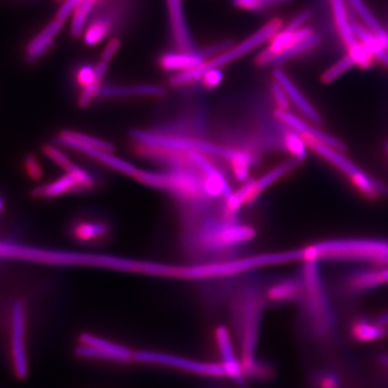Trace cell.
Masks as SVG:
<instances>
[{
	"mask_svg": "<svg viewBox=\"0 0 388 388\" xmlns=\"http://www.w3.org/2000/svg\"><path fill=\"white\" fill-rule=\"evenodd\" d=\"M58 265L61 267H86L111 270L126 273L143 274L155 277L174 280H208L236 275L250 271L246 258L203 265H170L143 259L126 258L100 252L58 250Z\"/></svg>",
	"mask_w": 388,
	"mask_h": 388,
	"instance_id": "1",
	"label": "cell"
},
{
	"mask_svg": "<svg viewBox=\"0 0 388 388\" xmlns=\"http://www.w3.org/2000/svg\"><path fill=\"white\" fill-rule=\"evenodd\" d=\"M300 162L296 159L288 160L282 162L280 165L275 166L271 170L263 175L259 179H254V185H252V202L255 201L259 195L263 193L267 188L271 187L276 181L282 179V177L288 175L289 173L296 170Z\"/></svg>",
	"mask_w": 388,
	"mask_h": 388,
	"instance_id": "21",
	"label": "cell"
},
{
	"mask_svg": "<svg viewBox=\"0 0 388 388\" xmlns=\"http://www.w3.org/2000/svg\"><path fill=\"white\" fill-rule=\"evenodd\" d=\"M320 261L310 260L303 262V285L305 307L315 329L318 331L330 330L335 325V315L329 301L328 294L325 288L320 275Z\"/></svg>",
	"mask_w": 388,
	"mask_h": 388,
	"instance_id": "5",
	"label": "cell"
},
{
	"mask_svg": "<svg viewBox=\"0 0 388 388\" xmlns=\"http://www.w3.org/2000/svg\"><path fill=\"white\" fill-rule=\"evenodd\" d=\"M132 136L143 147L177 151V153H200L206 155L223 158L231 162L235 157L238 149L225 148L201 139L189 137L174 136V135L159 134L147 131H133Z\"/></svg>",
	"mask_w": 388,
	"mask_h": 388,
	"instance_id": "6",
	"label": "cell"
},
{
	"mask_svg": "<svg viewBox=\"0 0 388 388\" xmlns=\"http://www.w3.org/2000/svg\"><path fill=\"white\" fill-rule=\"evenodd\" d=\"M64 23L56 19L29 41L26 48V60L29 62H36L50 51Z\"/></svg>",
	"mask_w": 388,
	"mask_h": 388,
	"instance_id": "16",
	"label": "cell"
},
{
	"mask_svg": "<svg viewBox=\"0 0 388 388\" xmlns=\"http://www.w3.org/2000/svg\"><path fill=\"white\" fill-rule=\"evenodd\" d=\"M97 0H82L73 14V22H71V35L73 37H79L86 29V20L92 14L93 8Z\"/></svg>",
	"mask_w": 388,
	"mask_h": 388,
	"instance_id": "30",
	"label": "cell"
},
{
	"mask_svg": "<svg viewBox=\"0 0 388 388\" xmlns=\"http://www.w3.org/2000/svg\"><path fill=\"white\" fill-rule=\"evenodd\" d=\"M349 1L353 6L360 19L364 21L366 27H368L372 33L377 36L384 48L388 50V31L377 20L374 14H372L367 4L364 3V0H349Z\"/></svg>",
	"mask_w": 388,
	"mask_h": 388,
	"instance_id": "26",
	"label": "cell"
},
{
	"mask_svg": "<svg viewBox=\"0 0 388 388\" xmlns=\"http://www.w3.org/2000/svg\"><path fill=\"white\" fill-rule=\"evenodd\" d=\"M303 262L310 260L364 261L388 265V240L337 238L303 247Z\"/></svg>",
	"mask_w": 388,
	"mask_h": 388,
	"instance_id": "2",
	"label": "cell"
},
{
	"mask_svg": "<svg viewBox=\"0 0 388 388\" xmlns=\"http://www.w3.org/2000/svg\"><path fill=\"white\" fill-rule=\"evenodd\" d=\"M216 340L225 375L240 385H242L245 383V368L236 357L233 344H232L231 335L225 326H219L217 328Z\"/></svg>",
	"mask_w": 388,
	"mask_h": 388,
	"instance_id": "14",
	"label": "cell"
},
{
	"mask_svg": "<svg viewBox=\"0 0 388 388\" xmlns=\"http://www.w3.org/2000/svg\"><path fill=\"white\" fill-rule=\"evenodd\" d=\"M106 229L104 225L96 223H78L73 229V234L76 238L80 240H90L98 238V236L104 235Z\"/></svg>",
	"mask_w": 388,
	"mask_h": 388,
	"instance_id": "35",
	"label": "cell"
},
{
	"mask_svg": "<svg viewBox=\"0 0 388 388\" xmlns=\"http://www.w3.org/2000/svg\"><path fill=\"white\" fill-rule=\"evenodd\" d=\"M134 178L143 185L170 192L183 199H199L202 194L205 193L203 176L199 177L185 168L165 173L138 170Z\"/></svg>",
	"mask_w": 388,
	"mask_h": 388,
	"instance_id": "7",
	"label": "cell"
},
{
	"mask_svg": "<svg viewBox=\"0 0 388 388\" xmlns=\"http://www.w3.org/2000/svg\"><path fill=\"white\" fill-rule=\"evenodd\" d=\"M133 95L136 96L161 97L165 94L163 86L153 83H139L132 86Z\"/></svg>",
	"mask_w": 388,
	"mask_h": 388,
	"instance_id": "38",
	"label": "cell"
},
{
	"mask_svg": "<svg viewBox=\"0 0 388 388\" xmlns=\"http://www.w3.org/2000/svg\"><path fill=\"white\" fill-rule=\"evenodd\" d=\"M25 333L24 305L21 301H16L11 310V367L14 377L20 381L26 379L29 372Z\"/></svg>",
	"mask_w": 388,
	"mask_h": 388,
	"instance_id": "10",
	"label": "cell"
},
{
	"mask_svg": "<svg viewBox=\"0 0 388 388\" xmlns=\"http://www.w3.org/2000/svg\"><path fill=\"white\" fill-rule=\"evenodd\" d=\"M385 325L381 322H371L368 320H358L352 328V335L359 342H373L383 339L387 335Z\"/></svg>",
	"mask_w": 388,
	"mask_h": 388,
	"instance_id": "27",
	"label": "cell"
},
{
	"mask_svg": "<svg viewBox=\"0 0 388 388\" xmlns=\"http://www.w3.org/2000/svg\"><path fill=\"white\" fill-rule=\"evenodd\" d=\"M305 139L307 141V147L314 153L332 164L340 172H342L353 183V185L364 194V197L370 200H377V198L388 193V188L384 183L359 168L355 162L344 155L342 150L333 148L331 146L307 138V137H305Z\"/></svg>",
	"mask_w": 388,
	"mask_h": 388,
	"instance_id": "4",
	"label": "cell"
},
{
	"mask_svg": "<svg viewBox=\"0 0 388 388\" xmlns=\"http://www.w3.org/2000/svg\"><path fill=\"white\" fill-rule=\"evenodd\" d=\"M379 362L384 366L388 367V355H383L379 357Z\"/></svg>",
	"mask_w": 388,
	"mask_h": 388,
	"instance_id": "53",
	"label": "cell"
},
{
	"mask_svg": "<svg viewBox=\"0 0 388 388\" xmlns=\"http://www.w3.org/2000/svg\"><path fill=\"white\" fill-rule=\"evenodd\" d=\"M262 311V299L259 295H247L242 314V347L244 357L245 372L252 373L259 370V364L256 362L257 342H258L259 326Z\"/></svg>",
	"mask_w": 388,
	"mask_h": 388,
	"instance_id": "8",
	"label": "cell"
},
{
	"mask_svg": "<svg viewBox=\"0 0 388 388\" xmlns=\"http://www.w3.org/2000/svg\"><path fill=\"white\" fill-rule=\"evenodd\" d=\"M275 58V54H274L273 52L270 50L269 46H267V48H265V50H262V51L257 56L256 63L259 66H267V65L273 64Z\"/></svg>",
	"mask_w": 388,
	"mask_h": 388,
	"instance_id": "48",
	"label": "cell"
},
{
	"mask_svg": "<svg viewBox=\"0 0 388 388\" xmlns=\"http://www.w3.org/2000/svg\"><path fill=\"white\" fill-rule=\"evenodd\" d=\"M79 341L80 345H78L75 351L78 357L128 362L134 355V353L124 345L111 342L108 340L102 339L91 333H82Z\"/></svg>",
	"mask_w": 388,
	"mask_h": 388,
	"instance_id": "11",
	"label": "cell"
},
{
	"mask_svg": "<svg viewBox=\"0 0 388 388\" xmlns=\"http://www.w3.org/2000/svg\"><path fill=\"white\" fill-rule=\"evenodd\" d=\"M25 166H26L27 174L33 179H39L41 177V168H40L39 162L37 161L36 158L33 155H29L26 158L25 161Z\"/></svg>",
	"mask_w": 388,
	"mask_h": 388,
	"instance_id": "47",
	"label": "cell"
},
{
	"mask_svg": "<svg viewBox=\"0 0 388 388\" xmlns=\"http://www.w3.org/2000/svg\"><path fill=\"white\" fill-rule=\"evenodd\" d=\"M354 65H355V63H354L353 58L347 54V56L337 61V63H335L332 66L329 67V68L322 73V81L324 82L325 84H329L331 83V82L335 81L337 78H340L341 76L344 75L345 73H347Z\"/></svg>",
	"mask_w": 388,
	"mask_h": 388,
	"instance_id": "33",
	"label": "cell"
},
{
	"mask_svg": "<svg viewBox=\"0 0 388 388\" xmlns=\"http://www.w3.org/2000/svg\"><path fill=\"white\" fill-rule=\"evenodd\" d=\"M206 62L205 58L197 51H181L178 53L170 52L160 58L162 68L168 71H185L197 68Z\"/></svg>",
	"mask_w": 388,
	"mask_h": 388,
	"instance_id": "20",
	"label": "cell"
},
{
	"mask_svg": "<svg viewBox=\"0 0 388 388\" xmlns=\"http://www.w3.org/2000/svg\"><path fill=\"white\" fill-rule=\"evenodd\" d=\"M81 1L82 0H63L62 6L56 12V19L65 22L69 18V16H73V11Z\"/></svg>",
	"mask_w": 388,
	"mask_h": 388,
	"instance_id": "42",
	"label": "cell"
},
{
	"mask_svg": "<svg viewBox=\"0 0 388 388\" xmlns=\"http://www.w3.org/2000/svg\"><path fill=\"white\" fill-rule=\"evenodd\" d=\"M113 151L102 150V149L86 148L82 151V153L101 162V163L106 165L107 168L111 170H117L122 174L128 175V176L134 177L137 173V168L130 162L121 159V158L116 157L113 155Z\"/></svg>",
	"mask_w": 388,
	"mask_h": 388,
	"instance_id": "24",
	"label": "cell"
},
{
	"mask_svg": "<svg viewBox=\"0 0 388 388\" xmlns=\"http://www.w3.org/2000/svg\"><path fill=\"white\" fill-rule=\"evenodd\" d=\"M353 25L354 34H355L356 39L364 44L369 51L373 54L374 58H377L383 50H386L384 48L382 42L379 41L377 36L374 33L370 31L368 27L362 26V25L358 24V23H352Z\"/></svg>",
	"mask_w": 388,
	"mask_h": 388,
	"instance_id": "31",
	"label": "cell"
},
{
	"mask_svg": "<svg viewBox=\"0 0 388 388\" xmlns=\"http://www.w3.org/2000/svg\"><path fill=\"white\" fill-rule=\"evenodd\" d=\"M204 86L206 88H217L223 80V71L220 67H214V68L208 69L202 77Z\"/></svg>",
	"mask_w": 388,
	"mask_h": 388,
	"instance_id": "40",
	"label": "cell"
},
{
	"mask_svg": "<svg viewBox=\"0 0 388 388\" xmlns=\"http://www.w3.org/2000/svg\"><path fill=\"white\" fill-rule=\"evenodd\" d=\"M233 4L235 7L250 11H257L267 6L263 0H233Z\"/></svg>",
	"mask_w": 388,
	"mask_h": 388,
	"instance_id": "46",
	"label": "cell"
},
{
	"mask_svg": "<svg viewBox=\"0 0 388 388\" xmlns=\"http://www.w3.org/2000/svg\"><path fill=\"white\" fill-rule=\"evenodd\" d=\"M133 358L136 362L172 367V368L180 369L187 372L204 375V377H220L225 375L223 364L199 362V360L189 359V358L180 357L172 354L162 353V352L137 351L135 352Z\"/></svg>",
	"mask_w": 388,
	"mask_h": 388,
	"instance_id": "9",
	"label": "cell"
},
{
	"mask_svg": "<svg viewBox=\"0 0 388 388\" xmlns=\"http://www.w3.org/2000/svg\"><path fill=\"white\" fill-rule=\"evenodd\" d=\"M275 118L280 123L286 126L287 128L300 133L301 135L307 137V138L326 143V145L331 146L333 148L339 149V150L345 151V149H347V145L343 141L337 139V137L332 136L328 133L322 132L320 128L307 123V121L301 119L298 116L294 115V113H289L288 111L277 109L275 113Z\"/></svg>",
	"mask_w": 388,
	"mask_h": 388,
	"instance_id": "13",
	"label": "cell"
},
{
	"mask_svg": "<svg viewBox=\"0 0 388 388\" xmlns=\"http://www.w3.org/2000/svg\"><path fill=\"white\" fill-rule=\"evenodd\" d=\"M377 322H381V324L388 326V313L383 314V315L379 316Z\"/></svg>",
	"mask_w": 388,
	"mask_h": 388,
	"instance_id": "51",
	"label": "cell"
},
{
	"mask_svg": "<svg viewBox=\"0 0 388 388\" xmlns=\"http://www.w3.org/2000/svg\"><path fill=\"white\" fill-rule=\"evenodd\" d=\"M3 208H4L3 200H1V198H0V213H1V210H3Z\"/></svg>",
	"mask_w": 388,
	"mask_h": 388,
	"instance_id": "54",
	"label": "cell"
},
{
	"mask_svg": "<svg viewBox=\"0 0 388 388\" xmlns=\"http://www.w3.org/2000/svg\"><path fill=\"white\" fill-rule=\"evenodd\" d=\"M267 5L270 4H278V3H287V1H290V0H263Z\"/></svg>",
	"mask_w": 388,
	"mask_h": 388,
	"instance_id": "52",
	"label": "cell"
},
{
	"mask_svg": "<svg viewBox=\"0 0 388 388\" xmlns=\"http://www.w3.org/2000/svg\"><path fill=\"white\" fill-rule=\"evenodd\" d=\"M312 12L310 10H305V11L300 12L297 14L292 20L287 25L286 29L291 31H297L298 29L305 27V23L311 19Z\"/></svg>",
	"mask_w": 388,
	"mask_h": 388,
	"instance_id": "44",
	"label": "cell"
},
{
	"mask_svg": "<svg viewBox=\"0 0 388 388\" xmlns=\"http://www.w3.org/2000/svg\"><path fill=\"white\" fill-rule=\"evenodd\" d=\"M168 14L172 23L173 35L181 51H195L189 27L183 14L181 0H168Z\"/></svg>",
	"mask_w": 388,
	"mask_h": 388,
	"instance_id": "17",
	"label": "cell"
},
{
	"mask_svg": "<svg viewBox=\"0 0 388 388\" xmlns=\"http://www.w3.org/2000/svg\"><path fill=\"white\" fill-rule=\"evenodd\" d=\"M282 22L280 19H274V20L270 21L262 29H259L256 33L246 38L245 40H242L240 44L230 46L229 48L217 56L216 58L206 61L202 66L189 69V71H179V73L170 78V84L174 86H181L201 80L204 73L208 69L225 66V65L245 56L250 52L254 51L261 44H265L267 40H271V38L282 29Z\"/></svg>",
	"mask_w": 388,
	"mask_h": 388,
	"instance_id": "3",
	"label": "cell"
},
{
	"mask_svg": "<svg viewBox=\"0 0 388 388\" xmlns=\"http://www.w3.org/2000/svg\"><path fill=\"white\" fill-rule=\"evenodd\" d=\"M320 42V36L317 34H314L311 37L307 39L303 40V41L296 42L292 46H289L282 53L276 56L275 60H274V66H280V65L286 63L287 61L291 60V58H297V56H301L305 52L309 51L311 48H315Z\"/></svg>",
	"mask_w": 388,
	"mask_h": 388,
	"instance_id": "28",
	"label": "cell"
},
{
	"mask_svg": "<svg viewBox=\"0 0 388 388\" xmlns=\"http://www.w3.org/2000/svg\"><path fill=\"white\" fill-rule=\"evenodd\" d=\"M305 285L302 280L290 278L274 285L267 290V298L275 302H287L302 298Z\"/></svg>",
	"mask_w": 388,
	"mask_h": 388,
	"instance_id": "23",
	"label": "cell"
},
{
	"mask_svg": "<svg viewBox=\"0 0 388 388\" xmlns=\"http://www.w3.org/2000/svg\"><path fill=\"white\" fill-rule=\"evenodd\" d=\"M385 149H386V151H387V153H388V143H386V145H385Z\"/></svg>",
	"mask_w": 388,
	"mask_h": 388,
	"instance_id": "55",
	"label": "cell"
},
{
	"mask_svg": "<svg viewBox=\"0 0 388 388\" xmlns=\"http://www.w3.org/2000/svg\"><path fill=\"white\" fill-rule=\"evenodd\" d=\"M255 236L256 231L254 228L231 223L213 227L210 230L206 229L202 238L212 247L227 248L252 240Z\"/></svg>",
	"mask_w": 388,
	"mask_h": 388,
	"instance_id": "12",
	"label": "cell"
},
{
	"mask_svg": "<svg viewBox=\"0 0 388 388\" xmlns=\"http://www.w3.org/2000/svg\"><path fill=\"white\" fill-rule=\"evenodd\" d=\"M132 95L133 88L130 86H102L97 96L104 98H122Z\"/></svg>",
	"mask_w": 388,
	"mask_h": 388,
	"instance_id": "37",
	"label": "cell"
},
{
	"mask_svg": "<svg viewBox=\"0 0 388 388\" xmlns=\"http://www.w3.org/2000/svg\"><path fill=\"white\" fill-rule=\"evenodd\" d=\"M330 4L337 31L345 46L349 48L356 44L358 40L356 39L355 34H354L353 25L349 22L345 1L344 0H330Z\"/></svg>",
	"mask_w": 388,
	"mask_h": 388,
	"instance_id": "25",
	"label": "cell"
},
{
	"mask_svg": "<svg viewBox=\"0 0 388 388\" xmlns=\"http://www.w3.org/2000/svg\"><path fill=\"white\" fill-rule=\"evenodd\" d=\"M58 145L64 146L67 148L73 149L76 151H82L86 148L102 149V150L113 151V145L109 141H103L97 137L91 136L84 133L75 132V131L65 130L58 133L56 138Z\"/></svg>",
	"mask_w": 388,
	"mask_h": 388,
	"instance_id": "18",
	"label": "cell"
},
{
	"mask_svg": "<svg viewBox=\"0 0 388 388\" xmlns=\"http://www.w3.org/2000/svg\"><path fill=\"white\" fill-rule=\"evenodd\" d=\"M95 80V67L91 65H83L80 67L77 73V81L82 88H86Z\"/></svg>",
	"mask_w": 388,
	"mask_h": 388,
	"instance_id": "43",
	"label": "cell"
},
{
	"mask_svg": "<svg viewBox=\"0 0 388 388\" xmlns=\"http://www.w3.org/2000/svg\"><path fill=\"white\" fill-rule=\"evenodd\" d=\"M388 284V265L382 269H364L354 272L347 280V286L354 291H366Z\"/></svg>",
	"mask_w": 388,
	"mask_h": 388,
	"instance_id": "19",
	"label": "cell"
},
{
	"mask_svg": "<svg viewBox=\"0 0 388 388\" xmlns=\"http://www.w3.org/2000/svg\"><path fill=\"white\" fill-rule=\"evenodd\" d=\"M120 46H121V41L118 38H113V39L109 40L108 44L103 50L102 60L108 63L111 62L115 58L117 52L119 51Z\"/></svg>",
	"mask_w": 388,
	"mask_h": 388,
	"instance_id": "45",
	"label": "cell"
},
{
	"mask_svg": "<svg viewBox=\"0 0 388 388\" xmlns=\"http://www.w3.org/2000/svg\"><path fill=\"white\" fill-rule=\"evenodd\" d=\"M349 56L353 58L355 65H357L362 69L370 68L373 58H374L373 54L359 41L356 42L353 46H349Z\"/></svg>",
	"mask_w": 388,
	"mask_h": 388,
	"instance_id": "36",
	"label": "cell"
},
{
	"mask_svg": "<svg viewBox=\"0 0 388 388\" xmlns=\"http://www.w3.org/2000/svg\"><path fill=\"white\" fill-rule=\"evenodd\" d=\"M82 189L75 177L71 174L64 175L51 183L39 185L34 189V197L44 198V199H54L66 193Z\"/></svg>",
	"mask_w": 388,
	"mask_h": 388,
	"instance_id": "22",
	"label": "cell"
},
{
	"mask_svg": "<svg viewBox=\"0 0 388 388\" xmlns=\"http://www.w3.org/2000/svg\"><path fill=\"white\" fill-rule=\"evenodd\" d=\"M296 31H291L289 29H280V31L275 34L273 37L271 38V44L269 46L270 50L273 52L275 56L282 53L289 46L296 44V36H295Z\"/></svg>",
	"mask_w": 388,
	"mask_h": 388,
	"instance_id": "34",
	"label": "cell"
},
{
	"mask_svg": "<svg viewBox=\"0 0 388 388\" xmlns=\"http://www.w3.org/2000/svg\"><path fill=\"white\" fill-rule=\"evenodd\" d=\"M284 143L287 150L291 153L294 159L298 160L300 163L307 159L309 147L305 137L300 133L288 128L284 134Z\"/></svg>",
	"mask_w": 388,
	"mask_h": 388,
	"instance_id": "29",
	"label": "cell"
},
{
	"mask_svg": "<svg viewBox=\"0 0 388 388\" xmlns=\"http://www.w3.org/2000/svg\"><path fill=\"white\" fill-rule=\"evenodd\" d=\"M272 95H273L274 101H275L278 109H282V111H287L288 109V95H287L284 88L277 81L273 82V84H272Z\"/></svg>",
	"mask_w": 388,
	"mask_h": 388,
	"instance_id": "41",
	"label": "cell"
},
{
	"mask_svg": "<svg viewBox=\"0 0 388 388\" xmlns=\"http://www.w3.org/2000/svg\"><path fill=\"white\" fill-rule=\"evenodd\" d=\"M322 388H337V379L335 374H327L322 377Z\"/></svg>",
	"mask_w": 388,
	"mask_h": 388,
	"instance_id": "49",
	"label": "cell"
},
{
	"mask_svg": "<svg viewBox=\"0 0 388 388\" xmlns=\"http://www.w3.org/2000/svg\"><path fill=\"white\" fill-rule=\"evenodd\" d=\"M377 58H379V60H381L382 63H384V64L387 65L388 66V50H383Z\"/></svg>",
	"mask_w": 388,
	"mask_h": 388,
	"instance_id": "50",
	"label": "cell"
},
{
	"mask_svg": "<svg viewBox=\"0 0 388 388\" xmlns=\"http://www.w3.org/2000/svg\"><path fill=\"white\" fill-rule=\"evenodd\" d=\"M113 29L111 21L106 19H98L94 21L88 29H84V42L88 46H95L104 40L109 35Z\"/></svg>",
	"mask_w": 388,
	"mask_h": 388,
	"instance_id": "32",
	"label": "cell"
},
{
	"mask_svg": "<svg viewBox=\"0 0 388 388\" xmlns=\"http://www.w3.org/2000/svg\"><path fill=\"white\" fill-rule=\"evenodd\" d=\"M273 77L275 81H277L280 86L284 88L285 92L288 95L289 100L296 105L297 108L307 118L311 120L314 123H320L322 122V117H320V113L316 111L315 107L307 101V97L302 94L297 88L296 84L291 81L290 78L287 76L285 71L282 69L276 68L273 71Z\"/></svg>",
	"mask_w": 388,
	"mask_h": 388,
	"instance_id": "15",
	"label": "cell"
},
{
	"mask_svg": "<svg viewBox=\"0 0 388 388\" xmlns=\"http://www.w3.org/2000/svg\"><path fill=\"white\" fill-rule=\"evenodd\" d=\"M103 80L97 79L95 77L94 81L92 83L86 86L82 90L81 95L79 97V105L81 107H88V105L92 103L95 97L98 95V91H100L101 86H102Z\"/></svg>",
	"mask_w": 388,
	"mask_h": 388,
	"instance_id": "39",
	"label": "cell"
}]
</instances>
